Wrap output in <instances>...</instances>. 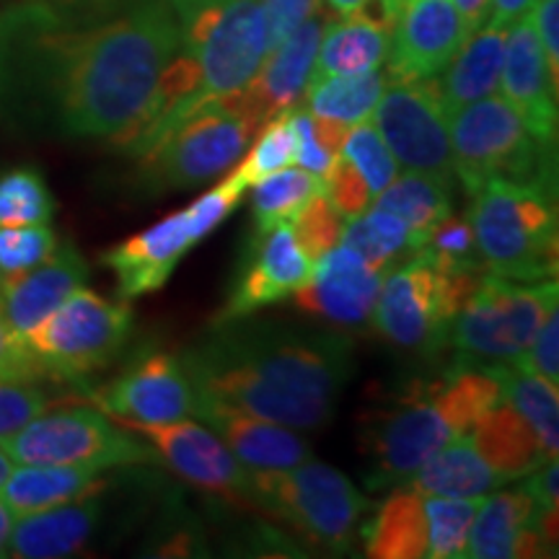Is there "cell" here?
Wrapping results in <instances>:
<instances>
[{"label": "cell", "instance_id": "cell-1", "mask_svg": "<svg viewBox=\"0 0 559 559\" xmlns=\"http://www.w3.org/2000/svg\"><path fill=\"white\" fill-rule=\"evenodd\" d=\"M179 47L169 0L91 21L26 3L0 16V96L58 135L124 148Z\"/></svg>", "mask_w": 559, "mask_h": 559}, {"label": "cell", "instance_id": "cell-2", "mask_svg": "<svg viewBox=\"0 0 559 559\" xmlns=\"http://www.w3.org/2000/svg\"><path fill=\"white\" fill-rule=\"evenodd\" d=\"M179 362L194 394L293 430L330 425L355 368L347 334L249 317L213 321Z\"/></svg>", "mask_w": 559, "mask_h": 559}, {"label": "cell", "instance_id": "cell-3", "mask_svg": "<svg viewBox=\"0 0 559 559\" xmlns=\"http://www.w3.org/2000/svg\"><path fill=\"white\" fill-rule=\"evenodd\" d=\"M500 400L498 366L453 362L438 381L407 383L360 425L368 487H400L449 440L464 436Z\"/></svg>", "mask_w": 559, "mask_h": 559}, {"label": "cell", "instance_id": "cell-4", "mask_svg": "<svg viewBox=\"0 0 559 559\" xmlns=\"http://www.w3.org/2000/svg\"><path fill=\"white\" fill-rule=\"evenodd\" d=\"M487 272L513 280L557 277L555 190L492 179L472 194L466 215Z\"/></svg>", "mask_w": 559, "mask_h": 559}, {"label": "cell", "instance_id": "cell-5", "mask_svg": "<svg viewBox=\"0 0 559 559\" xmlns=\"http://www.w3.org/2000/svg\"><path fill=\"white\" fill-rule=\"evenodd\" d=\"M559 306L557 277L513 280L485 272L449 324L451 345L466 366H510Z\"/></svg>", "mask_w": 559, "mask_h": 559}, {"label": "cell", "instance_id": "cell-6", "mask_svg": "<svg viewBox=\"0 0 559 559\" xmlns=\"http://www.w3.org/2000/svg\"><path fill=\"white\" fill-rule=\"evenodd\" d=\"M453 174L474 194L492 179L555 190V143L536 138L506 96H485L449 115Z\"/></svg>", "mask_w": 559, "mask_h": 559}, {"label": "cell", "instance_id": "cell-7", "mask_svg": "<svg viewBox=\"0 0 559 559\" xmlns=\"http://www.w3.org/2000/svg\"><path fill=\"white\" fill-rule=\"evenodd\" d=\"M247 500L290 526L311 547L334 555L353 547L370 506L345 474L313 459L293 469L249 472Z\"/></svg>", "mask_w": 559, "mask_h": 559}, {"label": "cell", "instance_id": "cell-8", "mask_svg": "<svg viewBox=\"0 0 559 559\" xmlns=\"http://www.w3.org/2000/svg\"><path fill=\"white\" fill-rule=\"evenodd\" d=\"M485 272H449L428 257L409 254L381 280L373 306V326L389 345L419 355L445 347L449 324L466 304Z\"/></svg>", "mask_w": 559, "mask_h": 559}, {"label": "cell", "instance_id": "cell-9", "mask_svg": "<svg viewBox=\"0 0 559 559\" xmlns=\"http://www.w3.org/2000/svg\"><path fill=\"white\" fill-rule=\"evenodd\" d=\"M181 21V47L198 68L200 107L239 94L260 73L270 55L267 19L257 0L210 5Z\"/></svg>", "mask_w": 559, "mask_h": 559}, {"label": "cell", "instance_id": "cell-10", "mask_svg": "<svg viewBox=\"0 0 559 559\" xmlns=\"http://www.w3.org/2000/svg\"><path fill=\"white\" fill-rule=\"evenodd\" d=\"M130 332L132 309L128 300H109L83 285L21 340L45 376L83 381L122 353Z\"/></svg>", "mask_w": 559, "mask_h": 559}, {"label": "cell", "instance_id": "cell-11", "mask_svg": "<svg viewBox=\"0 0 559 559\" xmlns=\"http://www.w3.org/2000/svg\"><path fill=\"white\" fill-rule=\"evenodd\" d=\"M0 449L13 464L86 466L99 472L151 464L156 459L145 440L99 407L45 409L19 432L0 440Z\"/></svg>", "mask_w": 559, "mask_h": 559}, {"label": "cell", "instance_id": "cell-12", "mask_svg": "<svg viewBox=\"0 0 559 559\" xmlns=\"http://www.w3.org/2000/svg\"><path fill=\"white\" fill-rule=\"evenodd\" d=\"M260 124L254 117L241 115L223 102L207 104L140 153L143 185L151 192H171L218 179L239 160Z\"/></svg>", "mask_w": 559, "mask_h": 559}, {"label": "cell", "instance_id": "cell-13", "mask_svg": "<svg viewBox=\"0 0 559 559\" xmlns=\"http://www.w3.org/2000/svg\"><path fill=\"white\" fill-rule=\"evenodd\" d=\"M370 115L396 164L443 181L453 179L449 111L436 79L389 81Z\"/></svg>", "mask_w": 559, "mask_h": 559}, {"label": "cell", "instance_id": "cell-14", "mask_svg": "<svg viewBox=\"0 0 559 559\" xmlns=\"http://www.w3.org/2000/svg\"><path fill=\"white\" fill-rule=\"evenodd\" d=\"M389 29V81L436 79L469 37L453 0H370Z\"/></svg>", "mask_w": 559, "mask_h": 559}, {"label": "cell", "instance_id": "cell-15", "mask_svg": "<svg viewBox=\"0 0 559 559\" xmlns=\"http://www.w3.org/2000/svg\"><path fill=\"white\" fill-rule=\"evenodd\" d=\"M115 423L143 438L156 459L190 485L228 500H247L249 472L215 430L190 419L164 425L128 423V419H115Z\"/></svg>", "mask_w": 559, "mask_h": 559}, {"label": "cell", "instance_id": "cell-16", "mask_svg": "<svg viewBox=\"0 0 559 559\" xmlns=\"http://www.w3.org/2000/svg\"><path fill=\"white\" fill-rule=\"evenodd\" d=\"M96 407L128 423H177L194 417V386L179 358L148 353L107 386L91 391Z\"/></svg>", "mask_w": 559, "mask_h": 559}, {"label": "cell", "instance_id": "cell-17", "mask_svg": "<svg viewBox=\"0 0 559 559\" xmlns=\"http://www.w3.org/2000/svg\"><path fill=\"white\" fill-rule=\"evenodd\" d=\"M313 262L293 236L290 223L257 234L243 251L228 300L215 321L251 317L264 306L280 304L309 283Z\"/></svg>", "mask_w": 559, "mask_h": 559}, {"label": "cell", "instance_id": "cell-18", "mask_svg": "<svg viewBox=\"0 0 559 559\" xmlns=\"http://www.w3.org/2000/svg\"><path fill=\"white\" fill-rule=\"evenodd\" d=\"M207 236V228L202 226L198 213L192 205H187L156 226L117 243L102 257V262L117 275L120 298L132 300L164 288L174 270L179 267L181 257Z\"/></svg>", "mask_w": 559, "mask_h": 559}, {"label": "cell", "instance_id": "cell-19", "mask_svg": "<svg viewBox=\"0 0 559 559\" xmlns=\"http://www.w3.org/2000/svg\"><path fill=\"white\" fill-rule=\"evenodd\" d=\"M557 513L559 510H542L523 487L492 492V498L487 495L474 515L464 557L510 559L555 555Z\"/></svg>", "mask_w": 559, "mask_h": 559}, {"label": "cell", "instance_id": "cell-20", "mask_svg": "<svg viewBox=\"0 0 559 559\" xmlns=\"http://www.w3.org/2000/svg\"><path fill=\"white\" fill-rule=\"evenodd\" d=\"M383 272L337 243L313 262L309 283L293 293L298 311L334 326H360L373 313Z\"/></svg>", "mask_w": 559, "mask_h": 559}, {"label": "cell", "instance_id": "cell-21", "mask_svg": "<svg viewBox=\"0 0 559 559\" xmlns=\"http://www.w3.org/2000/svg\"><path fill=\"white\" fill-rule=\"evenodd\" d=\"M321 32H324V21L319 13H313L288 39L270 50L267 60L262 62L260 73L251 79L249 86L223 99V104L241 115L254 117L257 122H267L280 111L296 107L309 86Z\"/></svg>", "mask_w": 559, "mask_h": 559}, {"label": "cell", "instance_id": "cell-22", "mask_svg": "<svg viewBox=\"0 0 559 559\" xmlns=\"http://www.w3.org/2000/svg\"><path fill=\"white\" fill-rule=\"evenodd\" d=\"M198 396L194 402V417L210 425L221 436L228 451L239 459L243 469L251 472H277L293 469L313 459L311 443L300 438L285 425L270 423V419L254 417L249 412L230 407L226 402L210 400V396Z\"/></svg>", "mask_w": 559, "mask_h": 559}, {"label": "cell", "instance_id": "cell-23", "mask_svg": "<svg viewBox=\"0 0 559 559\" xmlns=\"http://www.w3.org/2000/svg\"><path fill=\"white\" fill-rule=\"evenodd\" d=\"M500 86L528 130L547 143H557V83L551 81L528 13L508 26Z\"/></svg>", "mask_w": 559, "mask_h": 559}, {"label": "cell", "instance_id": "cell-24", "mask_svg": "<svg viewBox=\"0 0 559 559\" xmlns=\"http://www.w3.org/2000/svg\"><path fill=\"white\" fill-rule=\"evenodd\" d=\"M88 280V264L73 243H58V249L37 267L19 275L0 277V309L19 337L41 324L70 293Z\"/></svg>", "mask_w": 559, "mask_h": 559}, {"label": "cell", "instance_id": "cell-25", "mask_svg": "<svg viewBox=\"0 0 559 559\" xmlns=\"http://www.w3.org/2000/svg\"><path fill=\"white\" fill-rule=\"evenodd\" d=\"M104 502L99 492L62 506L19 515L9 536L5 557L16 559H62L73 557L86 547L99 531Z\"/></svg>", "mask_w": 559, "mask_h": 559}, {"label": "cell", "instance_id": "cell-26", "mask_svg": "<svg viewBox=\"0 0 559 559\" xmlns=\"http://www.w3.org/2000/svg\"><path fill=\"white\" fill-rule=\"evenodd\" d=\"M506 37L508 26L485 21L477 32L464 39L449 66L440 70L443 75L440 79L436 75L440 99L449 115L498 91Z\"/></svg>", "mask_w": 559, "mask_h": 559}, {"label": "cell", "instance_id": "cell-27", "mask_svg": "<svg viewBox=\"0 0 559 559\" xmlns=\"http://www.w3.org/2000/svg\"><path fill=\"white\" fill-rule=\"evenodd\" d=\"M404 485L440 498H487L498 492L506 479L481 456L472 432H464L432 453Z\"/></svg>", "mask_w": 559, "mask_h": 559}, {"label": "cell", "instance_id": "cell-28", "mask_svg": "<svg viewBox=\"0 0 559 559\" xmlns=\"http://www.w3.org/2000/svg\"><path fill=\"white\" fill-rule=\"evenodd\" d=\"M386 24L370 11L360 9L358 13H349V16H340V21H334L330 26L324 24L309 83L330 79V75H349L376 70L386 62Z\"/></svg>", "mask_w": 559, "mask_h": 559}, {"label": "cell", "instance_id": "cell-29", "mask_svg": "<svg viewBox=\"0 0 559 559\" xmlns=\"http://www.w3.org/2000/svg\"><path fill=\"white\" fill-rule=\"evenodd\" d=\"M469 432L481 456L492 464L495 472L502 474L506 481L526 477L539 469L544 461H549L536 430L502 396L474 423Z\"/></svg>", "mask_w": 559, "mask_h": 559}, {"label": "cell", "instance_id": "cell-30", "mask_svg": "<svg viewBox=\"0 0 559 559\" xmlns=\"http://www.w3.org/2000/svg\"><path fill=\"white\" fill-rule=\"evenodd\" d=\"M99 469L86 466H58V464H19L13 466L9 479L0 487V500L11 508V513L29 515L39 510L62 506L86 498L91 492H102L107 481Z\"/></svg>", "mask_w": 559, "mask_h": 559}, {"label": "cell", "instance_id": "cell-31", "mask_svg": "<svg viewBox=\"0 0 559 559\" xmlns=\"http://www.w3.org/2000/svg\"><path fill=\"white\" fill-rule=\"evenodd\" d=\"M373 559H428L430 531L425 495L407 485L389 495L373 519L358 528Z\"/></svg>", "mask_w": 559, "mask_h": 559}, {"label": "cell", "instance_id": "cell-32", "mask_svg": "<svg viewBox=\"0 0 559 559\" xmlns=\"http://www.w3.org/2000/svg\"><path fill=\"white\" fill-rule=\"evenodd\" d=\"M373 207L389 210L404 221L409 230L412 254L423 249L440 223L451 215V181H443L430 174L407 171L396 177L379 194Z\"/></svg>", "mask_w": 559, "mask_h": 559}, {"label": "cell", "instance_id": "cell-33", "mask_svg": "<svg viewBox=\"0 0 559 559\" xmlns=\"http://www.w3.org/2000/svg\"><path fill=\"white\" fill-rule=\"evenodd\" d=\"M386 83L389 73L381 68L366 70V73L330 75V79L311 81L306 86L311 115L326 117V120L353 128V124L368 120Z\"/></svg>", "mask_w": 559, "mask_h": 559}, {"label": "cell", "instance_id": "cell-34", "mask_svg": "<svg viewBox=\"0 0 559 559\" xmlns=\"http://www.w3.org/2000/svg\"><path fill=\"white\" fill-rule=\"evenodd\" d=\"M251 194V218H254L257 234L293 223V218L313 198L326 194V179L306 169H280L262 177Z\"/></svg>", "mask_w": 559, "mask_h": 559}, {"label": "cell", "instance_id": "cell-35", "mask_svg": "<svg viewBox=\"0 0 559 559\" xmlns=\"http://www.w3.org/2000/svg\"><path fill=\"white\" fill-rule=\"evenodd\" d=\"M500 396L513 404L536 430L549 459L559 451V394L557 383L519 366H498Z\"/></svg>", "mask_w": 559, "mask_h": 559}, {"label": "cell", "instance_id": "cell-36", "mask_svg": "<svg viewBox=\"0 0 559 559\" xmlns=\"http://www.w3.org/2000/svg\"><path fill=\"white\" fill-rule=\"evenodd\" d=\"M340 243L358 251L370 267L381 270L383 275H386L396 262L407 260L412 254L409 230L404 226V221L381 207L362 213L360 218L345 221Z\"/></svg>", "mask_w": 559, "mask_h": 559}, {"label": "cell", "instance_id": "cell-37", "mask_svg": "<svg viewBox=\"0 0 559 559\" xmlns=\"http://www.w3.org/2000/svg\"><path fill=\"white\" fill-rule=\"evenodd\" d=\"M55 200L45 177L34 166H21L0 177V226L50 223Z\"/></svg>", "mask_w": 559, "mask_h": 559}, {"label": "cell", "instance_id": "cell-38", "mask_svg": "<svg viewBox=\"0 0 559 559\" xmlns=\"http://www.w3.org/2000/svg\"><path fill=\"white\" fill-rule=\"evenodd\" d=\"M485 498H440L425 495V513H428L430 551L428 559H461L474 515Z\"/></svg>", "mask_w": 559, "mask_h": 559}, {"label": "cell", "instance_id": "cell-39", "mask_svg": "<svg viewBox=\"0 0 559 559\" xmlns=\"http://www.w3.org/2000/svg\"><path fill=\"white\" fill-rule=\"evenodd\" d=\"M296 160V143H293V128H290V109L280 111V115L270 117V122L264 124L257 143L251 145L247 158L241 160L239 169L228 174L236 185L249 190L251 185H257L267 174H275L285 166H290Z\"/></svg>", "mask_w": 559, "mask_h": 559}, {"label": "cell", "instance_id": "cell-40", "mask_svg": "<svg viewBox=\"0 0 559 559\" xmlns=\"http://www.w3.org/2000/svg\"><path fill=\"white\" fill-rule=\"evenodd\" d=\"M340 153L362 174V179L368 181L373 198H379L391 181L400 177V164L391 156L389 145L383 143L379 130L366 120L353 124V128L347 130Z\"/></svg>", "mask_w": 559, "mask_h": 559}, {"label": "cell", "instance_id": "cell-41", "mask_svg": "<svg viewBox=\"0 0 559 559\" xmlns=\"http://www.w3.org/2000/svg\"><path fill=\"white\" fill-rule=\"evenodd\" d=\"M417 254L428 257V260L440 270L449 272H487L481 264L477 241H474V230L469 218L461 215H449L440 226L432 230V236Z\"/></svg>", "mask_w": 559, "mask_h": 559}, {"label": "cell", "instance_id": "cell-42", "mask_svg": "<svg viewBox=\"0 0 559 559\" xmlns=\"http://www.w3.org/2000/svg\"><path fill=\"white\" fill-rule=\"evenodd\" d=\"M58 249L50 223L34 226H0V277L37 267Z\"/></svg>", "mask_w": 559, "mask_h": 559}, {"label": "cell", "instance_id": "cell-43", "mask_svg": "<svg viewBox=\"0 0 559 559\" xmlns=\"http://www.w3.org/2000/svg\"><path fill=\"white\" fill-rule=\"evenodd\" d=\"M293 236L300 243V249L309 254L311 262L324 257L332 247H337L342 228H345V218L337 213L326 194L313 198L290 223Z\"/></svg>", "mask_w": 559, "mask_h": 559}, {"label": "cell", "instance_id": "cell-44", "mask_svg": "<svg viewBox=\"0 0 559 559\" xmlns=\"http://www.w3.org/2000/svg\"><path fill=\"white\" fill-rule=\"evenodd\" d=\"M47 394L37 381L3 379L0 376V440L19 432L47 409Z\"/></svg>", "mask_w": 559, "mask_h": 559}, {"label": "cell", "instance_id": "cell-45", "mask_svg": "<svg viewBox=\"0 0 559 559\" xmlns=\"http://www.w3.org/2000/svg\"><path fill=\"white\" fill-rule=\"evenodd\" d=\"M324 179H326V198H330L332 205L337 207L342 218L353 221V218H360L362 213H368L370 202H373V192H370L368 181L362 179V174L355 169L342 153L332 160L330 171L324 174Z\"/></svg>", "mask_w": 559, "mask_h": 559}, {"label": "cell", "instance_id": "cell-46", "mask_svg": "<svg viewBox=\"0 0 559 559\" xmlns=\"http://www.w3.org/2000/svg\"><path fill=\"white\" fill-rule=\"evenodd\" d=\"M510 366L526 368L531 373L542 376L551 383L559 381V317L557 309L544 319V324L536 332L534 342H531L526 353L519 360L510 362Z\"/></svg>", "mask_w": 559, "mask_h": 559}, {"label": "cell", "instance_id": "cell-47", "mask_svg": "<svg viewBox=\"0 0 559 559\" xmlns=\"http://www.w3.org/2000/svg\"><path fill=\"white\" fill-rule=\"evenodd\" d=\"M0 376L19 381H37L45 376V370L29 353V347L24 345V340L9 326L3 309H0Z\"/></svg>", "mask_w": 559, "mask_h": 559}, {"label": "cell", "instance_id": "cell-48", "mask_svg": "<svg viewBox=\"0 0 559 559\" xmlns=\"http://www.w3.org/2000/svg\"><path fill=\"white\" fill-rule=\"evenodd\" d=\"M264 19H267L270 50L285 41L300 24H306L319 9V0H264Z\"/></svg>", "mask_w": 559, "mask_h": 559}, {"label": "cell", "instance_id": "cell-49", "mask_svg": "<svg viewBox=\"0 0 559 559\" xmlns=\"http://www.w3.org/2000/svg\"><path fill=\"white\" fill-rule=\"evenodd\" d=\"M290 128H293V143H296V160L300 169L319 174L324 177L332 166V156L326 153L324 145L319 143L317 132H313V120L309 111L304 109H290Z\"/></svg>", "mask_w": 559, "mask_h": 559}, {"label": "cell", "instance_id": "cell-50", "mask_svg": "<svg viewBox=\"0 0 559 559\" xmlns=\"http://www.w3.org/2000/svg\"><path fill=\"white\" fill-rule=\"evenodd\" d=\"M528 16L542 45L544 60H547L551 81L559 83V0H536Z\"/></svg>", "mask_w": 559, "mask_h": 559}, {"label": "cell", "instance_id": "cell-51", "mask_svg": "<svg viewBox=\"0 0 559 559\" xmlns=\"http://www.w3.org/2000/svg\"><path fill=\"white\" fill-rule=\"evenodd\" d=\"M29 3L45 5L55 13L66 19L75 21H91V19H104L111 13H120L130 5L143 3V0H29Z\"/></svg>", "mask_w": 559, "mask_h": 559}, {"label": "cell", "instance_id": "cell-52", "mask_svg": "<svg viewBox=\"0 0 559 559\" xmlns=\"http://www.w3.org/2000/svg\"><path fill=\"white\" fill-rule=\"evenodd\" d=\"M557 479H559V464H557V459H549V461H544L539 469L531 472V477L526 479L523 489H526L531 498L536 500V506H539L542 510H559L557 508V500H559Z\"/></svg>", "mask_w": 559, "mask_h": 559}, {"label": "cell", "instance_id": "cell-53", "mask_svg": "<svg viewBox=\"0 0 559 559\" xmlns=\"http://www.w3.org/2000/svg\"><path fill=\"white\" fill-rule=\"evenodd\" d=\"M536 0H492L489 5V21L500 26H510L515 19H521L523 13H528L534 9Z\"/></svg>", "mask_w": 559, "mask_h": 559}, {"label": "cell", "instance_id": "cell-54", "mask_svg": "<svg viewBox=\"0 0 559 559\" xmlns=\"http://www.w3.org/2000/svg\"><path fill=\"white\" fill-rule=\"evenodd\" d=\"M453 5H456L459 16L464 19L466 29L477 32L489 16V5H492V0H453Z\"/></svg>", "mask_w": 559, "mask_h": 559}, {"label": "cell", "instance_id": "cell-55", "mask_svg": "<svg viewBox=\"0 0 559 559\" xmlns=\"http://www.w3.org/2000/svg\"><path fill=\"white\" fill-rule=\"evenodd\" d=\"M223 3H234V0H169V5L179 19L190 16V13L200 9H210V5H223Z\"/></svg>", "mask_w": 559, "mask_h": 559}, {"label": "cell", "instance_id": "cell-56", "mask_svg": "<svg viewBox=\"0 0 559 559\" xmlns=\"http://www.w3.org/2000/svg\"><path fill=\"white\" fill-rule=\"evenodd\" d=\"M13 523H16V515H13L11 508L0 500V557H5V549H9V536L13 531Z\"/></svg>", "mask_w": 559, "mask_h": 559}, {"label": "cell", "instance_id": "cell-57", "mask_svg": "<svg viewBox=\"0 0 559 559\" xmlns=\"http://www.w3.org/2000/svg\"><path fill=\"white\" fill-rule=\"evenodd\" d=\"M326 5H330L332 13H337V16H349V13H358L360 9H366L370 0H324Z\"/></svg>", "mask_w": 559, "mask_h": 559}, {"label": "cell", "instance_id": "cell-58", "mask_svg": "<svg viewBox=\"0 0 559 559\" xmlns=\"http://www.w3.org/2000/svg\"><path fill=\"white\" fill-rule=\"evenodd\" d=\"M13 466H16V464H13V459L3 449H0V487H3V481L9 479Z\"/></svg>", "mask_w": 559, "mask_h": 559}]
</instances>
